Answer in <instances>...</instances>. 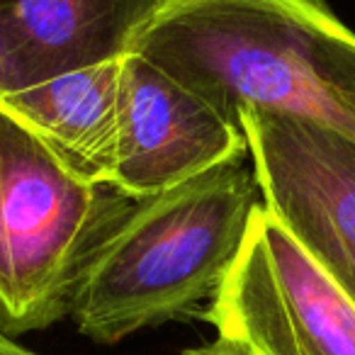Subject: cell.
Listing matches in <instances>:
<instances>
[{"label": "cell", "mask_w": 355, "mask_h": 355, "mask_svg": "<svg viewBox=\"0 0 355 355\" xmlns=\"http://www.w3.org/2000/svg\"><path fill=\"white\" fill-rule=\"evenodd\" d=\"M263 205L355 304V141L309 119L246 110Z\"/></svg>", "instance_id": "cell-5"}, {"label": "cell", "mask_w": 355, "mask_h": 355, "mask_svg": "<svg viewBox=\"0 0 355 355\" xmlns=\"http://www.w3.org/2000/svg\"><path fill=\"white\" fill-rule=\"evenodd\" d=\"M248 156L246 134L139 54L122 59L112 185L129 200L166 193Z\"/></svg>", "instance_id": "cell-6"}, {"label": "cell", "mask_w": 355, "mask_h": 355, "mask_svg": "<svg viewBox=\"0 0 355 355\" xmlns=\"http://www.w3.org/2000/svg\"><path fill=\"white\" fill-rule=\"evenodd\" d=\"M17 83H15V73H12L10 66V56H8L6 49V40H3V30H0V100L6 95L15 93Z\"/></svg>", "instance_id": "cell-9"}, {"label": "cell", "mask_w": 355, "mask_h": 355, "mask_svg": "<svg viewBox=\"0 0 355 355\" xmlns=\"http://www.w3.org/2000/svg\"><path fill=\"white\" fill-rule=\"evenodd\" d=\"M261 202L243 161L132 200L90 253L69 316L85 338L110 345L195 314L222 287Z\"/></svg>", "instance_id": "cell-2"}, {"label": "cell", "mask_w": 355, "mask_h": 355, "mask_svg": "<svg viewBox=\"0 0 355 355\" xmlns=\"http://www.w3.org/2000/svg\"><path fill=\"white\" fill-rule=\"evenodd\" d=\"M161 0H0L17 90L66 71L122 59Z\"/></svg>", "instance_id": "cell-7"}, {"label": "cell", "mask_w": 355, "mask_h": 355, "mask_svg": "<svg viewBox=\"0 0 355 355\" xmlns=\"http://www.w3.org/2000/svg\"><path fill=\"white\" fill-rule=\"evenodd\" d=\"M0 355H37L35 350L25 348L17 340H12L6 331H0Z\"/></svg>", "instance_id": "cell-11"}, {"label": "cell", "mask_w": 355, "mask_h": 355, "mask_svg": "<svg viewBox=\"0 0 355 355\" xmlns=\"http://www.w3.org/2000/svg\"><path fill=\"white\" fill-rule=\"evenodd\" d=\"M129 54L234 124L256 110L355 141V32L324 0H161Z\"/></svg>", "instance_id": "cell-1"}, {"label": "cell", "mask_w": 355, "mask_h": 355, "mask_svg": "<svg viewBox=\"0 0 355 355\" xmlns=\"http://www.w3.org/2000/svg\"><path fill=\"white\" fill-rule=\"evenodd\" d=\"M180 355H248V353H243L241 348L227 343V340L217 338V340H212V343H205V345H198V348L183 350Z\"/></svg>", "instance_id": "cell-10"}, {"label": "cell", "mask_w": 355, "mask_h": 355, "mask_svg": "<svg viewBox=\"0 0 355 355\" xmlns=\"http://www.w3.org/2000/svg\"><path fill=\"white\" fill-rule=\"evenodd\" d=\"M202 316L248 355H355V304L263 202Z\"/></svg>", "instance_id": "cell-4"}, {"label": "cell", "mask_w": 355, "mask_h": 355, "mask_svg": "<svg viewBox=\"0 0 355 355\" xmlns=\"http://www.w3.org/2000/svg\"><path fill=\"white\" fill-rule=\"evenodd\" d=\"M129 202L66 171L0 107V331L20 336L69 316L90 253Z\"/></svg>", "instance_id": "cell-3"}, {"label": "cell", "mask_w": 355, "mask_h": 355, "mask_svg": "<svg viewBox=\"0 0 355 355\" xmlns=\"http://www.w3.org/2000/svg\"><path fill=\"white\" fill-rule=\"evenodd\" d=\"M122 59L32 83L6 95L0 107L30 127L76 178L110 185L119 137Z\"/></svg>", "instance_id": "cell-8"}]
</instances>
